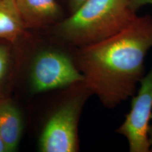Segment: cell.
I'll list each match as a JSON object with an SVG mask.
<instances>
[{
	"mask_svg": "<svg viewBox=\"0 0 152 152\" xmlns=\"http://www.w3.org/2000/svg\"><path fill=\"white\" fill-rule=\"evenodd\" d=\"M26 26L16 0H0V39L16 41Z\"/></svg>",
	"mask_w": 152,
	"mask_h": 152,
	"instance_id": "obj_8",
	"label": "cell"
},
{
	"mask_svg": "<svg viewBox=\"0 0 152 152\" xmlns=\"http://www.w3.org/2000/svg\"><path fill=\"white\" fill-rule=\"evenodd\" d=\"M0 152H7V149H6L5 145L4 144L2 138H1V134H0Z\"/></svg>",
	"mask_w": 152,
	"mask_h": 152,
	"instance_id": "obj_12",
	"label": "cell"
},
{
	"mask_svg": "<svg viewBox=\"0 0 152 152\" xmlns=\"http://www.w3.org/2000/svg\"><path fill=\"white\" fill-rule=\"evenodd\" d=\"M26 26L41 27L61 21L62 10L56 0H16Z\"/></svg>",
	"mask_w": 152,
	"mask_h": 152,
	"instance_id": "obj_6",
	"label": "cell"
},
{
	"mask_svg": "<svg viewBox=\"0 0 152 152\" xmlns=\"http://www.w3.org/2000/svg\"><path fill=\"white\" fill-rule=\"evenodd\" d=\"M132 1V5L133 9L135 10L137 12L140 8L145 5H151L152 6V0H131Z\"/></svg>",
	"mask_w": 152,
	"mask_h": 152,
	"instance_id": "obj_11",
	"label": "cell"
},
{
	"mask_svg": "<svg viewBox=\"0 0 152 152\" xmlns=\"http://www.w3.org/2000/svg\"><path fill=\"white\" fill-rule=\"evenodd\" d=\"M151 48L152 17L137 15L115 35L77 49L75 58L92 94L112 109L136 93Z\"/></svg>",
	"mask_w": 152,
	"mask_h": 152,
	"instance_id": "obj_1",
	"label": "cell"
},
{
	"mask_svg": "<svg viewBox=\"0 0 152 152\" xmlns=\"http://www.w3.org/2000/svg\"><path fill=\"white\" fill-rule=\"evenodd\" d=\"M149 143H150V147H151V151H152V124L150 125L149 128Z\"/></svg>",
	"mask_w": 152,
	"mask_h": 152,
	"instance_id": "obj_13",
	"label": "cell"
},
{
	"mask_svg": "<svg viewBox=\"0 0 152 152\" xmlns=\"http://www.w3.org/2000/svg\"><path fill=\"white\" fill-rule=\"evenodd\" d=\"M131 101L129 113L115 132L125 137L130 152H149L150 121L152 120V67L140 82Z\"/></svg>",
	"mask_w": 152,
	"mask_h": 152,
	"instance_id": "obj_5",
	"label": "cell"
},
{
	"mask_svg": "<svg viewBox=\"0 0 152 152\" xmlns=\"http://www.w3.org/2000/svg\"><path fill=\"white\" fill-rule=\"evenodd\" d=\"M136 16L131 0H86L58 23L56 33L64 42L78 49L115 35Z\"/></svg>",
	"mask_w": 152,
	"mask_h": 152,
	"instance_id": "obj_2",
	"label": "cell"
},
{
	"mask_svg": "<svg viewBox=\"0 0 152 152\" xmlns=\"http://www.w3.org/2000/svg\"><path fill=\"white\" fill-rule=\"evenodd\" d=\"M22 120L16 106L9 101L0 102V134L7 152L16 151L22 134Z\"/></svg>",
	"mask_w": 152,
	"mask_h": 152,
	"instance_id": "obj_7",
	"label": "cell"
},
{
	"mask_svg": "<svg viewBox=\"0 0 152 152\" xmlns=\"http://www.w3.org/2000/svg\"><path fill=\"white\" fill-rule=\"evenodd\" d=\"M9 62V52L4 46H0V82L4 77Z\"/></svg>",
	"mask_w": 152,
	"mask_h": 152,
	"instance_id": "obj_9",
	"label": "cell"
},
{
	"mask_svg": "<svg viewBox=\"0 0 152 152\" xmlns=\"http://www.w3.org/2000/svg\"><path fill=\"white\" fill-rule=\"evenodd\" d=\"M91 94L85 82L76 85L75 90L63 101L47 121L39 140L41 151H79L80 115L87 97Z\"/></svg>",
	"mask_w": 152,
	"mask_h": 152,
	"instance_id": "obj_3",
	"label": "cell"
},
{
	"mask_svg": "<svg viewBox=\"0 0 152 152\" xmlns=\"http://www.w3.org/2000/svg\"><path fill=\"white\" fill-rule=\"evenodd\" d=\"M86 0H66L70 14L75 11Z\"/></svg>",
	"mask_w": 152,
	"mask_h": 152,
	"instance_id": "obj_10",
	"label": "cell"
},
{
	"mask_svg": "<svg viewBox=\"0 0 152 152\" xmlns=\"http://www.w3.org/2000/svg\"><path fill=\"white\" fill-rule=\"evenodd\" d=\"M84 76L76 64L75 58L60 50H47L34 61L31 83L34 92L64 89L84 82Z\"/></svg>",
	"mask_w": 152,
	"mask_h": 152,
	"instance_id": "obj_4",
	"label": "cell"
}]
</instances>
